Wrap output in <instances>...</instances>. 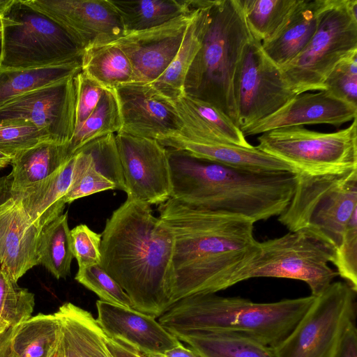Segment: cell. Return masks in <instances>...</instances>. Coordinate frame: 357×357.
Here are the masks:
<instances>
[{"label":"cell","mask_w":357,"mask_h":357,"mask_svg":"<svg viewBox=\"0 0 357 357\" xmlns=\"http://www.w3.org/2000/svg\"><path fill=\"white\" fill-rule=\"evenodd\" d=\"M158 211L174 238L171 306L183 298L215 294L240 282L260 252L253 234L255 222L248 218L172 198L160 204Z\"/></svg>","instance_id":"cell-1"},{"label":"cell","mask_w":357,"mask_h":357,"mask_svg":"<svg viewBox=\"0 0 357 357\" xmlns=\"http://www.w3.org/2000/svg\"><path fill=\"white\" fill-rule=\"evenodd\" d=\"M101 267L130 298L132 308L155 318L171 306L174 238L150 206L128 199L107 219Z\"/></svg>","instance_id":"cell-2"},{"label":"cell","mask_w":357,"mask_h":357,"mask_svg":"<svg viewBox=\"0 0 357 357\" xmlns=\"http://www.w3.org/2000/svg\"><path fill=\"white\" fill-rule=\"evenodd\" d=\"M166 149L172 187L170 198L184 204L256 222L279 216L293 196L296 173L249 172Z\"/></svg>","instance_id":"cell-3"},{"label":"cell","mask_w":357,"mask_h":357,"mask_svg":"<svg viewBox=\"0 0 357 357\" xmlns=\"http://www.w3.org/2000/svg\"><path fill=\"white\" fill-rule=\"evenodd\" d=\"M314 296L255 303L215 294L183 298L159 317L169 333L207 331L243 336L272 347L294 328Z\"/></svg>","instance_id":"cell-4"},{"label":"cell","mask_w":357,"mask_h":357,"mask_svg":"<svg viewBox=\"0 0 357 357\" xmlns=\"http://www.w3.org/2000/svg\"><path fill=\"white\" fill-rule=\"evenodd\" d=\"M252 36L240 0H212L201 48L184 82V93L212 105L238 128L234 77Z\"/></svg>","instance_id":"cell-5"},{"label":"cell","mask_w":357,"mask_h":357,"mask_svg":"<svg viewBox=\"0 0 357 357\" xmlns=\"http://www.w3.org/2000/svg\"><path fill=\"white\" fill-rule=\"evenodd\" d=\"M83 51L65 29L26 0H0V70L80 61Z\"/></svg>","instance_id":"cell-6"},{"label":"cell","mask_w":357,"mask_h":357,"mask_svg":"<svg viewBox=\"0 0 357 357\" xmlns=\"http://www.w3.org/2000/svg\"><path fill=\"white\" fill-rule=\"evenodd\" d=\"M296 174L293 196L278 221L289 231L312 232L336 250L357 211V169L322 175Z\"/></svg>","instance_id":"cell-7"},{"label":"cell","mask_w":357,"mask_h":357,"mask_svg":"<svg viewBox=\"0 0 357 357\" xmlns=\"http://www.w3.org/2000/svg\"><path fill=\"white\" fill-rule=\"evenodd\" d=\"M356 52L357 0H328L310 42L280 68L297 95L322 91L334 68Z\"/></svg>","instance_id":"cell-8"},{"label":"cell","mask_w":357,"mask_h":357,"mask_svg":"<svg viewBox=\"0 0 357 357\" xmlns=\"http://www.w3.org/2000/svg\"><path fill=\"white\" fill-rule=\"evenodd\" d=\"M256 146L290 165L296 173L322 175L357 169V121L333 132L303 126L281 128L261 134Z\"/></svg>","instance_id":"cell-9"},{"label":"cell","mask_w":357,"mask_h":357,"mask_svg":"<svg viewBox=\"0 0 357 357\" xmlns=\"http://www.w3.org/2000/svg\"><path fill=\"white\" fill-rule=\"evenodd\" d=\"M260 252L248 265L240 282L254 278L297 280L306 283L311 295L321 294L338 275L328 264L335 249L307 230L289 231L259 242Z\"/></svg>","instance_id":"cell-10"},{"label":"cell","mask_w":357,"mask_h":357,"mask_svg":"<svg viewBox=\"0 0 357 357\" xmlns=\"http://www.w3.org/2000/svg\"><path fill=\"white\" fill-rule=\"evenodd\" d=\"M356 291L333 282L314 299L291 331L269 347L274 357H333L347 326L354 321Z\"/></svg>","instance_id":"cell-11"},{"label":"cell","mask_w":357,"mask_h":357,"mask_svg":"<svg viewBox=\"0 0 357 357\" xmlns=\"http://www.w3.org/2000/svg\"><path fill=\"white\" fill-rule=\"evenodd\" d=\"M234 92L241 130L273 114L297 96L254 35L238 66Z\"/></svg>","instance_id":"cell-12"},{"label":"cell","mask_w":357,"mask_h":357,"mask_svg":"<svg viewBox=\"0 0 357 357\" xmlns=\"http://www.w3.org/2000/svg\"><path fill=\"white\" fill-rule=\"evenodd\" d=\"M115 141L127 198L150 206L168 200L172 187L167 149L155 139L121 132Z\"/></svg>","instance_id":"cell-13"},{"label":"cell","mask_w":357,"mask_h":357,"mask_svg":"<svg viewBox=\"0 0 357 357\" xmlns=\"http://www.w3.org/2000/svg\"><path fill=\"white\" fill-rule=\"evenodd\" d=\"M73 77L27 92L6 102L0 107V126L15 123L34 125L45 129L54 142L68 144L75 128Z\"/></svg>","instance_id":"cell-14"},{"label":"cell","mask_w":357,"mask_h":357,"mask_svg":"<svg viewBox=\"0 0 357 357\" xmlns=\"http://www.w3.org/2000/svg\"><path fill=\"white\" fill-rule=\"evenodd\" d=\"M197 8L162 25L124 32L103 43L116 45L126 55L133 70L135 82L151 84L173 61Z\"/></svg>","instance_id":"cell-15"},{"label":"cell","mask_w":357,"mask_h":357,"mask_svg":"<svg viewBox=\"0 0 357 357\" xmlns=\"http://www.w3.org/2000/svg\"><path fill=\"white\" fill-rule=\"evenodd\" d=\"M114 91L121 119L119 132L158 142L182 135L183 123L173 102L151 84L133 82Z\"/></svg>","instance_id":"cell-16"},{"label":"cell","mask_w":357,"mask_h":357,"mask_svg":"<svg viewBox=\"0 0 357 357\" xmlns=\"http://www.w3.org/2000/svg\"><path fill=\"white\" fill-rule=\"evenodd\" d=\"M26 1L65 29L83 50L125 32L110 0Z\"/></svg>","instance_id":"cell-17"},{"label":"cell","mask_w":357,"mask_h":357,"mask_svg":"<svg viewBox=\"0 0 357 357\" xmlns=\"http://www.w3.org/2000/svg\"><path fill=\"white\" fill-rule=\"evenodd\" d=\"M40 232L13 195L10 174L0 178V268L14 282L38 265Z\"/></svg>","instance_id":"cell-18"},{"label":"cell","mask_w":357,"mask_h":357,"mask_svg":"<svg viewBox=\"0 0 357 357\" xmlns=\"http://www.w3.org/2000/svg\"><path fill=\"white\" fill-rule=\"evenodd\" d=\"M60 323V338L54 357H144L106 334L91 314L66 303L54 313Z\"/></svg>","instance_id":"cell-19"},{"label":"cell","mask_w":357,"mask_h":357,"mask_svg":"<svg viewBox=\"0 0 357 357\" xmlns=\"http://www.w3.org/2000/svg\"><path fill=\"white\" fill-rule=\"evenodd\" d=\"M357 116V106L327 90L303 93L269 116L241 129L245 137L291 126L328 124L340 128Z\"/></svg>","instance_id":"cell-20"},{"label":"cell","mask_w":357,"mask_h":357,"mask_svg":"<svg viewBox=\"0 0 357 357\" xmlns=\"http://www.w3.org/2000/svg\"><path fill=\"white\" fill-rule=\"evenodd\" d=\"M96 307V320L106 334L144 357L162 356L181 344L153 316L100 300L97 301Z\"/></svg>","instance_id":"cell-21"},{"label":"cell","mask_w":357,"mask_h":357,"mask_svg":"<svg viewBox=\"0 0 357 357\" xmlns=\"http://www.w3.org/2000/svg\"><path fill=\"white\" fill-rule=\"evenodd\" d=\"M183 123L180 136L202 144H231L250 148L241 129L212 105L182 93L172 100Z\"/></svg>","instance_id":"cell-22"},{"label":"cell","mask_w":357,"mask_h":357,"mask_svg":"<svg viewBox=\"0 0 357 357\" xmlns=\"http://www.w3.org/2000/svg\"><path fill=\"white\" fill-rule=\"evenodd\" d=\"M159 143L166 148L181 150L193 156L239 169L258 173H296L286 162L253 146L246 148L231 144H202L189 141L180 135L166 138Z\"/></svg>","instance_id":"cell-23"},{"label":"cell","mask_w":357,"mask_h":357,"mask_svg":"<svg viewBox=\"0 0 357 357\" xmlns=\"http://www.w3.org/2000/svg\"><path fill=\"white\" fill-rule=\"evenodd\" d=\"M75 154L44 180L20 191H13L30 222L42 230L63 214L64 197L73 181Z\"/></svg>","instance_id":"cell-24"},{"label":"cell","mask_w":357,"mask_h":357,"mask_svg":"<svg viewBox=\"0 0 357 357\" xmlns=\"http://www.w3.org/2000/svg\"><path fill=\"white\" fill-rule=\"evenodd\" d=\"M328 0H300L277 33L261 42L264 52L280 68L298 55L314 36Z\"/></svg>","instance_id":"cell-25"},{"label":"cell","mask_w":357,"mask_h":357,"mask_svg":"<svg viewBox=\"0 0 357 357\" xmlns=\"http://www.w3.org/2000/svg\"><path fill=\"white\" fill-rule=\"evenodd\" d=\"M212 0H200L188 24L179 49L164 73L151 84L160 93L173 100L184 93L187 73L201 48L208 23Z\"/></svg>","instance_id":"cell-26"},{"label":"cell","mask_w":357,"mask_h":357,"mask_svg":"<svg viewBox=\"0 0 357 357\" xmlns=\"http://www.w3.org/2000/svg\"><path fill=\"white\" fill-rule=\"evenodd\" d=\"M68 144L47 140L16 153L10 163L11 190H24L58 170L70 158Z\"/></svg>","instance_id":"cell-27"},{"label":"cell","mask_w":357,"mask_h":357,"mask_svg":"<svg viewBox=\"0 0 357 357\" xmlns=\"http://www.w3.org/2000/svg\"><path fill=\"white\" fill-rule=\"evenodd\" d=\"M200 0H110L117 10L125 32L141 31L162 25L190 13Z\"/></svg>","instance_id":"cell-28"},{"label":"cell","mask_w":357,"mask_h":357,"mask_svg":"<svg viewBox=\"0 0 357 357\" xmlns=\"http://www.w3.org/2000/svg\"><path fill=\"white\" fill-rule=\"evenodd\" d=\"M199 357H274L269 347L246 337L207 331L174 332Z\"/></svg>","instance_id":"cell-29"},{"label":"cell","mask_w":357,"mask_h":357,"mask_svg":"<svg viewBox=\"0 0 357 357\" xmlns=\"http://www.w3.org/2000/svg\"><path fill=\"white\" fill-rule=\"evenodd\" d=\"M82 72L106 90L135 82L128 57L118 47L109 43L95 44L84 50Z\"/></svg>","instance_id":"cell-30"},{"label":"cell","mask_w":357,"mask_h":357,"mask_svg":"<svg viewBox=\"0 0 357 357\" xmlns=\"http://www.w3.org/2000/svg\"><path fill=\"white\" fill-rule=\"evenodd\" d=\"M60 331V323L54 314L31 317L17 326L10 357H54Z\"/></svg>","instance_id":"cell-31"},{"label":"cell","mask_w":357,"mask_h":357,"mask_svg":"<svg viewBox=\"0 0 357 357\" xmlns=\"http://www.w3.org/2000/svg\"><path fill=\"white\" fill-rule=\"evenodd\" d=\"M82 70V61L24 70H0V107L37 89L73 77Z\"/></svg>","instance_id":"cell-32"},{"label":"cell","mask_w":357,"mask_h":357,"mask_svg":"<svg viewBox=\"0 0 357 357\" xmlns=\"http://www.w3.org/2000/svg\"><path fill=\"white\" fill-rule=\"evenodd\" d=\"M37 257L38 265H43L56 279L69 275L74 256L67 212L41 230Z\"/></svg>","instance_id":"cell-33"},{"label":"cell","mask_w":357,"mask_h":357,"mask_svg":"<svg viewBox=\"0 0 357 357\" xmlns=\"http://www.w3.org/2000/svg\"><path fill=\"white\" fill-rule=\"evenodd\" d=\"M121 128V119L114 90H105L96 109L89 117L75 128L68 144L70 157L87 143L111 134Z\"/></svg>","instance_id":"cell-34"},{"label":"cell","mask_w":357,"mask_h":357,"mask_svg":"<svg viewBox=\"0 0 357 357\" xmlns=\"http://www.w3.org/2000/svg\"><path fill=\"white\" fill-rule=\"evenodd\" d=\"M253 35L261 42L273 38L287 21L300 0H240Z\"/></svg>","instance_id":"cell-35"},{"label":"cell","mask_w":357,"mask_h":357,"mask_svg":"<svg viewBox=\"0 0 357 357\" xmlns=\"http://www.w3.org/2000/svg\"><path fill=\"white\" fill-rule=\"evenodd\" d=\"M75 154L73 181L64 197L66 204L107 190H116V185L96 169L89 154L83 147Z\"/></svg>","instance_id":"cell-36"},{"label":"cell","mask_w":357,"mask_h":357,"mask_svg":"<svg viewBox=\"0 0 357 357\" xmlns=\"http://www.w3.org/2000/svg\"><path fill=\"white\" fill-rule=\"evenodd\" d=\"M34 305V294L20 287L0 268V319L16 327L31 317Z\"/></svg>","instance_id":"cell-37"},{"label":"cell","mask_w":357,"mask_h":357,"mask_svg":"<svg viewBox=\"0 0 357 357\" xmlns=\"http://www.w3.org/2000/svg\"><path fill=\"white\" fill-rule=\"evenodd\" d=\"M75 279L98 295L100 301L128 309L132 308L127 294L100 265L93 264L79 268Z\"/></svg>","instance_id":"cell-38"},{"label":"cell","mask_w":357,"mask_h":357,"mask_svg":"<svg viewBox=\"0 0 357 357\" xmlns=\"http://www.w3.org/2000/svg\"><path fill=\"white\" fill-rule=\"evenodd\" d=\"M47 140L54 141L45 129L34 125L15 123L0 126V151L12 157Z\"/></svg>","instance_id":"cell-39"},{"label":"cell","mask_w":357,"mask_h":357,"mask_svg":"<svg viewBox=\"0 0 357 357\" xmlns=\"http://www.w3.org/2000/svg\"><path fill=\"white\" fill-rule=\"evenodd\" d=\"M333 264L338 275L357 292V211L351 215Z\"/></svg>","instance_id":"cell-40"},{"label":"cell","mask_w":357,"mask_h":357,"mask_svg":"<svg viewBox=\"0 0 357 357\" xmlns=\"http://www.w3.org/2000/svg\"><path fill=\"white\" fill-rule=\"evenodd\" d=\"M324 84L333 96L357 106V52L341 61Z\"/></svg>","instance_id":"cell-41"},{"label":"cell","mask_w":357,"mask_h":357,"mask_svg":"<svg viewBox=\"0 0 357 357\" xmlns=\"http://www.w3.org/2000/svg\"><path fill=\"white\" fill-rule=\"evenodd\" d=\"M72 250L78 267L100 264L102 235L80 224L70 230Z\"/></svg>","instance_id":"cell-42"},{"label":"cell","mask_w":357,"mask_h":357,"mask_svg":"<svg viewBox=\"0 0 357 357\" xmlns=\"http://www.w3.org/2000/svg\"><path fill=\"white\" fill-rule=\"evenodd\" d=\"M73 80L75 90V128H77L96 109L105 89L82 70L73 77Z\"/></svg>","instance_id":"cell-43"},{"label":"cell","mask_w":357,"mask_h":357,"mask_svg":"<svg viewBox=\"0 0 357 357\" xmlns=\"http://www.w3.org/2000/svg\"><path fill=\"white\" fill-rule=\"evenodd\" d=\"M333 357H357V329L354 321L346 328Z\"/></svg>","instance_id":"cell-44"},{"label":"cell","mask_w":357,"mask_h":357,"mask_svg":"<svg viewBox=\"0 0 357 357\" xmlns=\"http://www.w3.org/2000/svg\"><path fill=\"white\" fill-rule=\"evenodd\" d=\"M16 328L0 319V357H10L12 340Z\"/></svg>","instance_id":"cell-45"},{"label":"cell","mask_w":357,"mask_h":357,"mask_svg":"<svg viewBox=\"0 0 357 357\" xmlns=\"http://www.w3.org/2000/svg\"><path fill=\"white\" fill-rule=\"evenodd\" d=\"M163 357H199L192 349L185 347L182 344L167 351Z\"/></svg>","instance_id":"cell-46"},{"label":"cell","mask_w":357,"mask_h":357,"mask_svg":"<svg viewBox=\"0 0 357 357\" xmlns=\"http://www.w3.org/2000/svg\"><path fill=\"white\" fill-rule=\"evenodd\" d=\"M13 157L0 151V169L11 163Z\"/></svg>","instance_id":"cell-47"},{"label":"cell","mask_w":357,"mask_h":357,"mask_svg":"<svg viewBox=\"0 0 357 357\" xmlns=\"http://www.w3.org/2000/svg\"><path fill=\"white\" fill-rule=\"evenodd\" d=\"M155 357H163V356H155Z\"/></svg>","instance_id":"cell-48"}]
</instances>
